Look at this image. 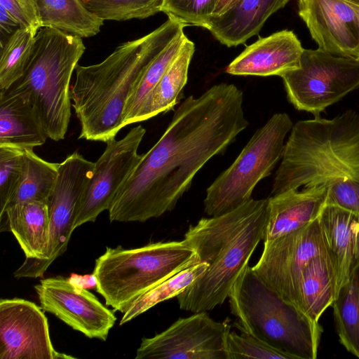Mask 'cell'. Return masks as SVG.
<instances>
[{"mask_svg": "<svg viewBox=\"0 0 359 359\" xmlns=\"http://www.w3.org/2000/svg\"><path fill=\"white\" fill-rule=\"evenodd\" d=\"M323 187L290 189L269 197V215L263 241H270L304 226L320 216L327 204Z\"/></svg>", "mask_w": 359, "mask_h": 359, "instance_id": "obj_19", "label": "cell"}, {"mask_svg": "<svg viewBox=\"0 0 359 359\" xmlns=\"http://www.w3.org/2000/svg\"><path fill=\"white\" fill-rule=\"evenodd\" d=\"M20 27L18 21L3 6H0V31L6 39ZM5 39V40H6Z\"/></svg>", "mask_w": 359, "mask_h": 359, "instance_id": "obj_36", "label": "cell"}, {"mask_svg": "<svg viewBox=\"0 0 359 359\" xmlns=\"http://www.w3.org/2000/svg\"><path fill=\"white\" fill-rule=\"evenodd\" d=\"M292 126L287 114L276 113L254 133L233 163L207 189L208 215L225 214L252 199L256 185L282 158L285 138Z\"/></svg>", "mask_w": 359, "mask_h": 359, "instance_id": "obj_8", "label": "cell"}, {"mask_svg": "<svg viewBox=\"0 0 359 359\" xmlns=\"http://www.w3.org/2000/svg\"><path fill=\"white\" fill-rule=\"evenodd\" d=\"M186 38L184 32L180 34L149 65L127 102L125 126L134 123L143 102L177 55Z\"/></svg>", "mask_w": 359, "mask_h": 359, "instance_id": "obj_29", "label": "cell"}, {"mask_svg": "<svg viewBox=\"0 0 359 359\" xmlns=\"http://www.w3.org/2000/svg\"><path fill=\"white\" fill-rule=\"evenodd\" d=\"M298 13L318 48L359 59V17L344 0H299Z\"/></svg>", "mask_w": 359, "mask_h": 359, "instance_id": "obj_16", "label": "cell"}, {"mask_svg": "<svg viewBox=\"0 0 359 359\" xmlns=\"http://www.w3.org/2000/svg\"><path fill=\"white\" fill-rule=\"evenodd\" d=\"M280 77L292 105L319 117L327 107L359 87V59L320 48L304 49L300 67Z\"/></svg>", "mask_w": 359, "mask_h": 359, "instance_id": "obj_9", "label": "cell"}, {"mask_svg": "<svg viewBox=\"0 0 359 359\" xmlns=\"http://www.w3.org/2000/svg\"><path fill=\"white\" fill-rule=\"evenodd\" d=\"M86 50L82 38L41 27L30 62L8 90L24 97L35 109L48 138L63 140L71 117L70 81Z\"/></svg>", "mask_w": 359, "mask_h": 359, "instance_id": "obj_5", "label": "cell"}, {"mask_svg": "<svg viewBox=\"0 0 359 359\" xmlns=\"http://www.w3.org/2000/svg\"><path fill=\"white\" fill-rule=\"evenodd\" d=\"M36 3L43 27L87 38L98 34L103 25L104 20L90 12L81 0H36Z\"/></svg>", "mask_w": 359, "mask_h": 359, "instance_id": "obj_25", "label": "cell"}, {"mask_svg": "<svg viewBox=\"0 0 359 359\" xmlns=\"http://www.w3.org/2000/svg\"><path fill=\"white\" fill-rule=\"evenodd\" d=\"M304 49L292 31L281 30L247 46L228 65L226 72L237 76H281L300 67Z\"/></svg>", "mask_w": 359, "mask_h": 359, "instance_id": "obj_17", "label": "cell"}, {"mask_svg": "<svg viewBox=\"0 0 359 359\" xmlns=\"http://www.w3.org/2000/svg\"><path fill=\"white\" fill-rule=\"evenodd\" d=\"M290 0H238L219 15L211 16L205 27L221 43L237 46L257 35L266 20Z\"/></svg>", "mask_w": 359, "mask_h": 359, "instance_id": "obj_20", "label": "cell"}, {"mask_svg": "<svg viewBox=\"0 0 359 359\" xmlns=\"http://www.w3.org/2000/svg\"><path fill=\"white\" fill-rule=\"evenodd\" d=\"M1 231H10L26 259H38L45 255L49 239L48 201H29L8 208L0 215Z\"/></svg>", "mask_w": 359, "mask_h": 359, "instance_id": "obj_22", "label": "cell"}, {"mask_svg": "<svg viewBox=\"0 0 359 359\" xmlns=\"http://www.w3.org/2000/svg\"><path fill=\"white\" fill-rule=\"evenodd\" d=\"M24 150L0 146V213L14 194L23 173Z\"/></svg>", "mask_w": 359, "mask_h": 359, "instance_id": "obj_34", "label": "cell"}, {"mask_svg": "<svg viewBox=\"0 0 359 359\" xmlns=\"http://www.w3.org/2000/svg\"><path fill=\"white\" fill-rule=\"evenodd\" d=\"M207 268V264L197 263L143 293L132 302L123 313L119 325L130 321L163 301L177 297L201 276Z\"/></svg>", "mask_w": 359, "mask_h": 359, "instance_id": "obj_28", "label": "cell"}, {"mask_svg": "<svg viewBox=\"0 0 359 359\" xmlns=\"http://www.w3.org/2000/svg\"><path fill=\"white\" fill-rule=\"evenodd\" d=\"M243 104L242 90L231 83L187 97L117 192L109 220L142 222L172 210L196 174L248 126Z\"/></svg>", "mask_w": 359, "mask_h": 359, "instance_id": "obj_1", "label": "cell"}, {"mask_svg": "<svg viewBox=\"0 0 359 359\" xmlns=\"http://www.w3.org/2000/svg\"><path fill=\"white\" fill-rule=\"evenodd\" d=\"M218 0H163L161 12L187 26L206 27Z\"/></svg>", "mask_w": 359, "mask_h": 359, "instance_id": "obj_33", "label": "cell"}, {"mask_svg": "<svg viewBox=\"0 0 359 359\" xmlns=\"http://www.w3.org/2000/svg\"><path fill=\"white\" fill-rule=\"evenodd\" d=\"M95 168V163L75 151L59 165L58 175L49 197V239L43 257L26 259L14 272V276L38 278L67 250L78 208Z\"/></svg>", "mask_w": 359, "mask_h": 359, "instance_id": "obj_10", "label": "cell"}, {"mask_svg": "<svg viewBox=\"0 0 359 359\" xmlns=\"http://www.w3.org/2000/svg\"><path fill=\"white\" fill-rule=\"evenodd\" d=\"M337 271L330 253L313 258L302 272L297 292V308L312 321L318 320L338 292Z\"/></svg>", "mask_w": 359, "mask_h": 359, "instance_id": "obj_23", "label": "cell"}, {"mask_svg": "<svg viewBox=\"0 0 359 359\" xmlns=\"http://www.w3.org/2000/svg\"><path fill=\"white\" fill-rule=\"evenodd\" d=\"M0 6L18 21L22 28L36 34L43 27L36 0H0Z\"/></svg>", "mask_w": 359, "mask_h": 359, "instance_id": "obj_35", "label": "cell"}, {"mask_svg": "<svg viewBox=\"0 0 359 359\" xmlns=\"http://www.w3.org/2000/svg\"><path fill=\"white\" fill-rule=\"evenodd\" d=\"M199 263L182 240L140 248H106L95 261L96 288L107 306L123 313L139 296L180 271Z\"/></svg>", "mask_w": 359, "mask_h": 359, "instance_id": "obj_7", "label": "cell"}, {"mask_svg": "<svg viewBox=\"0 0 359 359\" xmlns=\"http://www.w3.org/2000/svg\"><path fill=\"white\" fill-rule=\"evenodd\" d=\"M60 163H50L37 156L33 149H24L21 181L4 210L18 203L48 201L54 189Z\"/></svg>", "mask_w": 359, "mask_h": 359, "instance_id": "obj_26", "label": "cell"}, {"mask_svg": "<svg viewBox=\"0 0 359 359\" xmlns=\"http://www.w3.org/2000/svg\"><path fill=\"white\" fill-rule=\"evenodd\" d=\"M318 219L337 268L339 291L359 266V214L326 204Z\"/></svg>", "mask_w": 359, "mask_h": 359, "instance_id": "obj_18", "label": "cell"}, {"mask_svg": "<svg viewBox=\"0 0 359 359\" xmlns=\"http://www.w3.org/2000/svg\"><path fill=\"white\" fill-rule=\"evenodd\" d=\"M41 309L90 339L106 341L116 317L91 292L61 276L34 286Z\"/></svg>", "mask_w": 359, "mask_h": 359, "instance_id": "obj_14", "label": "cell"}, {"mask_svg": "<svg viewBox=\"0 0 359 359\" xmlns=\"http://www.w3.org/2000/svg\"><path fill=\"white\" fill-rule=\"evenodd\" d=\"M226 359H295L292 355L242 332L241 335L231 330L225 341Z\"/></svg>", "mask_w": 359, "mask_h": 359, "instance_id": "obj_32", "label": "cell"}, {"mask_svg": "<svg viewBox=\"0 0 359 359\" xmlns=\"http://www.w3.org/2000/svg\"><path fill=\"white\" fill-rule=\"evenodd\" d=\"M238 0H218L214 13L212 16L219 15L231 6H233Z\"/></svg>", "mask_w": 359, "mask_h": 359, "instance_id": "obj_37", "label": "cell"}, {"mask_svg": "<svg viewBox=\"0 0 359 359\" xmlns=\"http://www.w3.org/2000/svg\"><path fill=\"white\" fill-rule=\"evenodd\" d=\"M35 35L20 27L1 44L0 91L8 89L25 73L32 57Z\"/></svg>", "mask_w": 359, "mask_h": 359, "instance_id": "obj_30", "label": "cell"}, {"mask_svg": "<svg viewBox=\"0 0 359 359\" xmlns=\"http://www.w3.org/2000/svg\"><path fill=\"white\" fill-rule=\"evenodd\" d=\"M1 359H68L50 339L46 316L36 304L20 298L0 300Z\"/></svg>", "mask_w": 359, "mask_h": 359, "instance_id": "obj_15", "label": "cell"}, {"mask_svg": "<svg viewBox=\"0 0 359 359\" xmlns=\"http://www.w3.org/2000/svg\"><path fill=\"white\" fill-rule=\"evenodd\" d=\"M229 320L217 322L206 311L181 318L162 332L143 338L135 359H226Z\"/></svg>", "mask_w": 359, "mask_h": 359, "instance_id": "obj_12", "label": "cell"}, {"mask_svg": "<svg viewBox=\"0 0 359 359\" xmlns=\"http://www.w3.org/2000/svg\"><path fill=\"white\" fill-rule=\"evenodd\" d=\"M48 135L32 104L21 95L0 91V146L33 149Z\"/></svg>", "mask_w": 359, "mask_h": 359, "instance_id": "obj_21", "label": "cell"}, {"mask_svg": "<svg viewBox=\"0 0 359 359\" xmlns=\"http://www.w3.org/2000/svg\"><path fill=\"white\" fill-rule=\"evenodd\" d=\"M332 306L341 344L359 358V266L339 288Z\"/></svg>", "mask_w": 359, "mask_h": 359, "instance_id": "obj_27", "label": "cell"}, {"mask_svg": "<svg viewBox=\"0 0 359 359\" xmlns=\"http://www.w3.org/2000/svg\"><path fill=\"white\" fill-rule=\"evenodd\" d=\"M344 1L348 2V4H350L351 5L359 6V0H344Z\"/></svg>", "mask_w": 359, "mask_h": 359, "instance_id": "obj_38", "label": "cell"}, {"mask_svg": "<svg viewBox=\"0 0 359 359\" xmlns=\"http://www.w3.org/2000/svg\"><path fill=\"white\" fill-rule=\"evenodd\" d=\"M323 187L327 204L359 214V114L299 121L285 144L271 195Z\"/></svg>", "mask_w": 359, "mask_h": 359, "instance_id": "obj_2", "label": "cell"}, {"mask_svg": "<svg viewBox=\"0 0 359 359\" xmlns=\"http://www.w3.org/2000/svg\"><path fill=\"white\" fill-rule=\"evenodd\" d=\"M146 133L142 126L133 128L119 140H108L104 151L95 163L93 174L83 194L75 221V229L95 222L109 210L117 192L142 161L137 153Z\"/></svg>", "mask_w": 359, "mask_h": 359, "instance_id": "obj_13", "label": "cell"}, {"mask_svg": "<svg viewBox=\"0 0 359 359\" xmlns=\"http://www.w3.org/2000/svg\"><path fill=\"white\" fill-rule=\"evenodd\" d=\"M242 332L286 352L295 359H315L322 328L281 298L248 265L228 295Z\"/></svg>", "mask_w": 359, "mask_h": 359, "instance_id": "obj_6", "label": "cell"}, {"mask_svg": "<svg viewBox=\"0 0 359 359\" xmlns=\"http://www.w3.org/2000/svg\"><path fill=\"white\" fill-rule=\"evenodd\" d=\"M184 27L168 18L151 32L121 44L101 62L76 66L70 97L81 125L79 139L115 138L125 127L127 102L146 69Z\"/></svg>", "mask_w": 359, "mask_h": 359, "instance_id": "obj_3", "label": "cell"}, {"mask_svg": "<svg viewBox=\"0 0 359 359\" xmlns=\"http://www.w3.org/2000/svg\"><path fill=\"white\" fill-rule=\"evenodd\" d=\"M269 215V198H252L229 212L189 226L183 241L208 268L177 296L181 309L207 312L224 303L264 240Z\"/></svg>", "mask_w": 359, "mask_h": 359, "instance_id": "obj_4", "label": "cell"}, {"mask_svg": "<svg viewBox=\"0 0 359 359\" xmlns=\"http://www.w3.org/2000/svg\"><path fill=\"white\" fill-rule=\"evenodd\" d=\"M328 252L318 218L297 230L264 242L262 254L252 269L266 285L297 308L298 287L303 271L313 258Z\"/></svg>", "mask_w": 359, "mask_h": 359, "instance_id": "obj_11", "label": "cell"}, {"mask_svg": "<svg viewBox=\"0 0 359 359\" xmlns=\"http://www.w3.org/2000/svg\"><path fill=\"white\" fill-rule=\"evenodd\" d=\"M353 6V8L355 9L358 15V17H359V6H354V5H352Z\"/></svg>", "mask_w": 359, "mask_h": 359, "instance_id": "obj_39", "label": "cell"}, {"mask_svg": "<svg viewBox=\"0 0 359 359\" xmlns=\"http://www.w3.org/2000/svg\"><path fill=\"white\" fill-rule=\"evenodd\" d=\"M86 8L104 20L144 19L161 12L163 0H81Z\"/></svg>", "mask_w": 359, "mask_h": 359, "instance_id": "obj_31", "label": "cell"}, {"mask_svg": "<svg viewBox=\"0 0 359 359\" xmlns=\"http://www.w3.org/2000/svg\"><path fill=\"white\" fill-rule=\"evenodd\" d=\"M194 51V42L187 37L177 55L143 102L134 123L166 112L178 103L187 83L189 67Z\"/></svg>", "mask_w": 359, "mask_h": 359, "instance_id": "obj_24", "label": "cell"}]
</instances>
